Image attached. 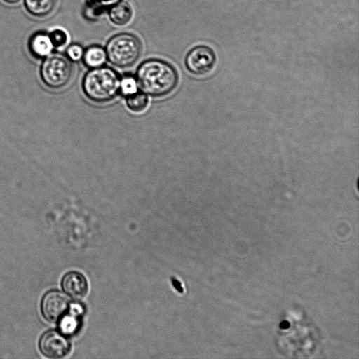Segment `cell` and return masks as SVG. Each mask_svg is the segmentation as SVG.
I'll list each match as a JSON object with an SVG mask.
<instances>
[{
	"mask_svg": "<svg viewBox=\"0 0 359 359\" xmlns=\"http://www.w3.org/2000/svg\"><path fill=\"white\" fill-rule=\"evenodd\" d=\"M137 79L131 75H126L121 79L120 90L126 96L137 92Z\"/></svg>",
	"mask_w": 359,
	"mask_h": 359,
	"instance_id": "cell-15",
	"label": "cell"
},
{
	"mask_svg": "<svg viewBox=\"0 0 359 359\" xmlns=\"http://www.w3.org/2000/svg\"><path fill=\"white\" fill-rule=\"evenodd\" d=\"M41 353L51 358L65 357L70 351V343L63 333L55 330L45 332L40 339Z\"/></svg>",
	"mask_w": 359,
	"mask_h": 359,
	"instance_id": "cell-7",
	"label": "cell"
},
{
	"mask_svg": "<svg viewBox=\"0 0 359 359\" xmlns=\"http://www.w3.org/2000/svg\"><path fill=\"white\" fill-rule=\"evenodd\" d=\"M3 1H5L6 3L13 4L19 2L20 0H3Z\"/></svg>",
	"mask_w": 359,
	"mask_h": 359,
	"instance_id": "cell-19",
	"label": "cell"
},
{
	"mask_svg": "<svg viewBox=\"0 0 359 359\" xmlns=\"http://www.w3.org/2000/svg\"><path fill=\"white\" fill-rule=\"evenodd\" d=\"M70 306V300L65 294L51 290L42 299L41 311L48 321L59 322L69 312Z\"/></svg>",
	"mask_w": 359,
	"mask_h": 359,
	"instance_id": "cell-6",
	"label": "cell"
},
{
	"mask_svg": "<svg viewBox=\"0 0 359 359\" xmlns=\"http://www.w3.org/2000/svg\"><path fill=\"white\" fill-rule=\"evenodd\" d=\"M121 79L112 68L101 66L92 68L83 79L82 88L86 96L96 103L114 100L120 91Z\"/></svg>",
	"mask_w": 359,
	"mask_h": 359,
	"instance_id": "cell-2",
	"label": "cell"
},
{
	"mask_svg": "<svg viewBox=\"0 0 359 359\" xmlns=\"http://www.w3.org/2000/svg\"><path fill=\"white\" fill-rule=\"evenodd\" d=\"M121 0H90L91 4L102 8H108Z\"/></svg>",
	"mask_w": 359,
	"mask_h": 359,
	"instance_id": "cell-18",
	"label": "cell"
},
{
	"mask_svg": "<svg viewBox=\"0 0 359 359\" xmlns=\"http://www.w3.org/2000/svg\"><path fill=\"white\" fill-rule=\"evenodd\" d=\"M49 36L53 47L55 48L64 46L68 41L67 34L61 29H54L49 34Z\"/></svg>",
	"mask_w": 359,
	"mask_h": 359,
	"instance_id": "cell-16",
	"label": "cell"
},
{
	"mask_svg": "<svg viewBox=\"0 0 359 359\" xmlns=\"http://www.w3.org/2000/svg\"><path fill=\"white\" fill-rule=\"evenodd\" d=\"M215 51L205 45L191 48L186 55L184 64L187 69L196 76H204L212 72L216 65Z\"/></svg>",
	"mask_w": 359,
	"mask_h": 359,
	"instance_id": "cell-5",
	"label": "cell"
},
{
	"mask_svg": "<svg viewBox=\"0 0 359 359\" xmlns=\"http://www.w3.org/2000/svg\"><path fill=\"white\" fill-rule=\"evenodd\" d=\"M28 47L34 56L43 57L50 53L53 48V45L48 34L37 32L29 39Z\"/></svg>",
	"mask_w": 359,
	"mask_h": 359,
	"instance_id": "cell-11",
	"label": "cell"
},
{
	"mask_svg": "<svg viewBox=\"0 0 359 359\" xmlns=\"http://www.w3.org/2000/svg\"><path fill=\"white\" fill-rule=\"evenodd\" d=\"M82 60L91 69L103 66L107 60L105 49L100 45H91L84 49Z\"/></svg>",
	"mask_w": 359,
	"mask_h": 359,
	"instance_id": "cell-12",
	"label": "cell"
},
{
	"mask_svg": "<svg viewBox=\"0 0 359 359\" xmlns=\"http://www.w3.org/2000/svg\"><path fill=\"white\" fill-rule=\"evenodd\" d=\"M126 105L133 112H142L147 107L149 99L143 91H137L126 97Z\"/></svg>",
	"mask_w": 359,
	"mask_h": 359,
	"instance_id": "cell-14",
	"label": "cell"
},
{
	"mask_svg": "<svg viewBox=\"0 0 359 359\" xmlns=\"http://www.w3.org/2000/svg\"><path fill=\"white\" fill-rule=\"evenodd\" d=\"M57 0H25L27 11L36 17L49 15L55 7Z\"/></svg>",
	"mask_w": 359,
	"mask_h": 359,
	"instance_id": "cell-13",
	"label": "cell"
},
{
	"mask_svg": "<svg viewBox=\"0 0 359 359\" xmlns=\"http://www.w3.org/2000/svg\"><path fill=\"white\" fill-rule=\"evenodd\" d=\"M104 49L107 60L111 65L127 68L133 65L140 58L142 44L134 34L121 32L109 39Z\"/></svg>",
	"mask_w": 359,
	"mask_h": 359,
	"instance_id": "cell-3",
	"label": "cell"
},
{
	"mask_svg": "<svg viewBox=\"0 0 359 359\" xmlns=\"http://www.w3.org/2000/svg\"><path fill=\"white\" fill-rule=\"evenodd\" d=\"M83 314L81 304H71L69 312L59 321L60 328L64 334H72L76 332Z\"/></svg>",
	"mask_w": 359,
	"mask_h": 359,
	"instance_id": "cell-9",
	"label": "cell"
},
{
	"mask_svg": "<svg viewBox=\"0 0 359 359\" xmlns=\"http://www.w3.org/2000/svg\"><path fill=\"white\" fill-rule=\"evenodd\" d=\"M137 81L142 91L153 97L170 94L177 87L179 75L168 62L150 58L143 61L137 69Z\"/></svg>",
	"mask_w": 359,
	"mask_h": 359,
	"instance_id": "cell-1",
	"label": "cell"
},
{
	"mask_svg": "<svg viewBox=\"0 0 359 359\" xmlns=\"http://www.w3.org/2000/svg\"><path fill=\"white\" fill-rule=\"evenodd\" d=\"M73 67L70 60L60 54H53L45 59L41 68L44 83L52 88H61L70 81Z\"/></svg>",
	"mask_w": 359,
	"mask_h": 359,
	"instance_id": "cell-4",
	"label": "cell"
},
{
	"mask_svg": "<svg viewBox=\"0 0 359 359\" xmlns=\"http://www.w3.org/2000/svg\"><path fill=\"white\" fill-rule=\"evenodd\" d=\"M62 287L66 294L75 299L83 297L88 291L86 278L76 271H71L65 275L62 280Z\"/></svg>",
	"mask_w": 359,
	"mask_h": 359,
	"instance_id": "cell-8",
	"label": "cell"
},
{
	"mask_svg": "<svg viewBox=\"0 0 359 359\" xmlns=\"http://www.w3.org/2000/svg\"><path fill=\"white\" fill-rule=\"evenodd\" d=\"M133 11L131 6L126 1L121 0L108 8V17L111 23L116 26H124L130 22Z\"/></svg>",
	"mask_w": 359,
	"mask_h": 359,
	"instance_id": "cell-10",
	"label": "cell"
},
{
	"mask_svg": "<svg viewBox=\"0 0 359 359\" xmlns=\"http://www.w3.org/2000/svg\"><path fill=\"white\" fill-rule=\"evenodd\" d=\"M84 48L81 45L74 43L69 45L66 50L67 57L73 62H77L82 59Z\"/></svg>",
	"mask_w": 359,
	"mask_h": 359,
	"instance_id": "cell-17",
	"label": "cell"
}]
</instances>
